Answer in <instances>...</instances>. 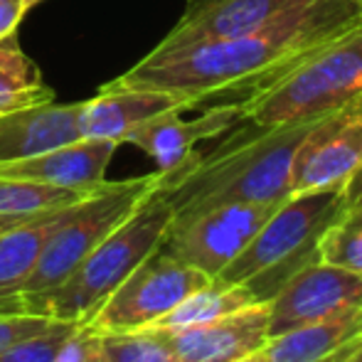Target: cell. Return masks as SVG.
I'll return each mask as SVG.
<instances>
[{"mask_svg":"<svg viewBox=\"0 0 362 362\" xmlns=\"http://www.w3.org/2000/svg\"><path fill=\"white\" fill-rule=\"evenodd\" d=\"M358 3H360V8H362V0H358Z\"/></svg>","mask_w":362,"mask_h":362,"instance_id":"d6a6232c","label":"cell"},{"mask_svg":"<svg viewBox=\"0 0 362 362\" xmlns=\"http://www.w3.org/2000/svg\"><path fill=\"white\" fill-rule=\"evenodd\" d=\"M343 210V187L286 197L217 279L247 286L259 303L274 298L296 274L320 262V239Z\"/></svg>","mask_w":362,"mask_h":362,"instance_id":"3957f363","label":"cell"},{"mask_svg":"<svg viewBox=\"0 0 362 362\" xmlns=\"http://www.w3.org/2000/svg\"><path fill=\"white\" fill-rule=\"evenodd\" d=\"M119 144L104 139H79L37 153L23 160L0 163V175L40 185L64 187L74 192H94L106 182V170Z\"/></svg>","mask_w":362,"mask_h":362,"instance_id":"5bb4252c","label":"cell"},{"mask_svg":"<svg viewBox=\"0 0 362 362\" xmlns=\"http://www.w3.org/2000/svg\"><path fill=\"white\" fill-rule=\"evenodd\" d=\"M54 320L47 315H33V313H10L0 315V350L10 348L18 340L30 338L35 333H42Z\"/></svg>","mask_w":362,"mask_h":362,"instance_id":"484cf974","label":"cell"},{"mask_svg":"<svg viewBox=\"0 0 362 362\" xmlns=\"http://www.w3.org/2000/svg\"><path fill=\"white\" fill-rule=\"evenodd\" d=\"M210 281L212 279L200 269L180 262L170 252L158 247L114 288V293L101 303V308L86 325L99 333L151 328L185 296Z\"/></svg>","mask_w":362,"mask_h":362,"instance_id":"52a82bcc","label":"cell"},{"mask_svg":"<svg viewBox=\"0 0 362 362\" xmlns=\"http://www.w3.org/2000/svg\"><path fill=\"white\" fill-rule=\"evenodd\" d=\"M281 202H229L173 219L160 247L180 262L217 279Z\"/></svg>","mask_w":362,"mask_h":362,"instance_id":"ba28073f","label":"cell"},{"mask_svg":"<svg viewBox=\"0 0 362 362\" xmlns=\"http://www.w3.org/2000/svg\"><path fill=\"white\" fill-rule=\"evenodd\" d=\"M89 195V192H86ZM84 192L0 175V217H35L81 200Z\"/></svg>","mask_w":362,"mask_h":362,"instance_id":"44dd1931","label":"cell"},{"mask_svg":"<svg viewBox=\"0 0 362 362\" xmlns=\"http://www.w3.org/2000/svg\"><path fill=\"white\" fill-rule=\"evenodd\" d=\"M318 116L276 126L239 121L180 177L170 182L165 177L163 187L175 212L173 219L229 202H284L291 197L293 156Z\"/></svg>","mask_w":362,"mask_h":362,"instance_id":"7a4b0ae2","label":"cell"},{"mask_svg":"<svg viewBox=\"0 0 362 362\" xmlns=\"http://www.w3.org/2000/svg\"><path fill=\"white\" fill-rule=\"evenodd\" d=\"M362 163V94L325 111L303 136L291 165V195L343 187Z\"/></svg>","mask_w":362,"mask_h":362,"instance_id":"9c48e42d","label":"cell"},{"mask_svg":"<svg viewBox=\"0 0 362 362\" xmlns=\"http://www.w3.org/2000/svg\"><path fill=\"white\" fill-rule=\"evenodd\" d=\"M355 362H362V350H360V355H358V358H355Z\"/></svg>","mask_w":362,"mask_h":362,"instance_id":"1f68e13d","label":"cell"},{"mask_svg":"<svg viewBox=\"0 0 362 362\" xmlns=\"http://www.w3.org/2000/svg\"><path fill=\"white\" fill-rule=\"evenodd\" d=\"M362 23L358 0H305L267 28L173 49H156L111 84L177 94L205 109L242 104Z\"/></svg>","mask_w":362,"mask_h":362,"instance_id":"6da1fadb","label":"cell"},{"mask_svg":"<svg viewBox=\"0 0 362 362\" xmlns=\"http://www.w3.org/2000/svg\"><path fill=\"white\" fill-rule=\"evenodd\" d=\"M25 15H28L25 0H0V40L18 35V28Z\"/></svg>","mask_w":362,"mask_h":362,"instance_id":"4316f807","label":"cell"},{"mask_svg":"<svg viewBox=\"0 0 362 362\" xmlns=\"http://www.w3.org/2000/svg\"><path fill=\"white\" fill-rule=\"evenodd\" d=\"M160 182V170L126 180H106L94 192L76 200L47 239L33 274L20 288L25 313L35 315V308L62 286L74 269L99 247L101 239L119 227Z\"/></svg>","mask_w":362,"mask_h":362,"instance_id":"5b68a950","label":"cell"},{"mask_svg":"<svg viewBox=\"0 0 362 362\" xmlns=\"http://www.w3.org/2000/svg\"><path fill=\"white\" fill-rule=\"evenodd\" d=\"M239 121H242V104L205 106V111L192 121L182 119V111H168L139 126L126 139V144L141 148L170 182L197 160L200 153L195 151V146L200 141L219 139Z\"/></svg>","mask_w":362,"mask_h":362,"instance_id":"8fae6325","label":"cell"},{"mask_svg":"<svg viewBox=\"0 0 362 362\" xmlns=\"http://www.w3.org/2000/svg\"><path fill=\"white\" fill-rule=\"evenodd\" d=\"M72 205L42 212L0 234V315L25 313L20 288L33 274L47 239L52 237Z\"/></svg>","mask_w":362,"mask_h":362,"instance_id":"ac0fdd59","label":"cell"},{"mask_svg":"<svg viewBox=\"0 0 362 362\" xmlns=\"http://www.w3.org/2000/svg\"><path fill=\"white\" fill-rule=\"evenodd\" d=\"M252 303H259V300L254 298V293L247 286L222 281V279H212L210 284H205V286L192 291L190 296H185L170 313H165L151 328H160V330L195 328V325L210 323V320H217L222 315L234 313V310H242Z\"/></svg>","mask_w":362,"mask_h":362,"instance_id":"d6986e66","label":"cell"},{"mask_svg":"<svg viewBox=\"0 0 362 362\" xmlns=\"http://www.w3.org/2000/svg\"><path fill=\"white\" fill-rule=\"evenodd\" d=\"M81 101L28 106L0 114V163L23 160L81 139Z\"/></svg>","mask_w":362,"mask_h":362,"instance_id":"e0dca14e","label":"cell"},{"mask_svg":"<svg viewBox=\"0 0 362 362\" xmlns=\"http://www.w3.org/2000/svg\"><path fill=\"white\" fill-rule=\"evenodd\" d=\"M49 101H54V91L45 84L33 57L20 47L18 35L0 40V114Z\"/></svg>","mask_w":362,"mask_h":362,"instance_id":"ffe728a7","label":"cell"},{"mask_svg":"<svg viewBox=\"0 0 362 362\" xmlns=\"http://www.w3.org/2000/svg\"><path fill=\"white\" fill-rule=\"evenodd\" d=\"M362 94V23L242 101V121L276 126L318 116Z\"/></svg>","mask_w":362,"mask_h":362,"instance_id":"8992f818","label":"cell"},{"mask_svg":"<svg viewBox=\"0 0 362 362\" xmlns=\"http://www.w3.org/2000/svg\"><path fill=\"white\" fill-rule=\"evenodd\" d=\"M362 350V308L269 335L257 350L264 362H355Z\"/></svg>","mask_w":362,"mask_h":362,"instance_id":"2e32d148","label":"cell"},{"mask_svg":"<svg viewBox=\"0 0 362 362\" xmlns=\"http://www.w3.org/2000/svg\"><path fill=\"white\" fill-rule=\"evenodd\" d=\"M165 333L180 362H237L267 343L269 303H252L210 323Z\"/></svg>","mask_w":362,"mask_h":362,"instance_id":"4fadbf2b","label":"cell"},{"mask_svg":"<svg viewBox=\"0 0 362 362\" xmlns=\"http://www.w3.org/2000/svg\"><path fill=\"white\" fill-rule=\"evenodd\" d=\"M343 200L345 207H362V163L353 173V177L343 185Z\"/></svg>","mask_w":362,"mask_h":362,"instance_id":"83f0119b","label":"cell"},{"mask_svg":"<svg viewBox=\"0 0 362 362\" xmlns=\"http://www.w3.org/2000/svg\"><path fill=\"white\" fill-rule=\"evenodd\" d=\"M300 3L305 0H187L185 13L156 45V49L185 47L207 40L254 33Z\"/></svg>","mask_w":362,"mask_h":362,"instance_id":"7c38bea8","label":"cell"},{"mask_svg":"<svg viewBox=\"0 0 362 362\" xmlns=\"http://www.w3.org/2000/svg\"><path fill=\"white\" fill-rule=\"evenodd\" d=\"M269 303V335L328 320L362 308V279L333 264H313L296 274Z\"/></svg>","mask_w":362,"mask_h":362,"instance_id":"30bf717a","label":"cell"},{"mask_svg":"<svg viewBox=\"0 0 362 362\" xmlns=\"http://www.w3.org/2000/svg\"><path fill=\"white\" fill-rule=\"evenodd\" d=\"M40 3H42V0H25V5H28V10H30V8H35V5H40Z\"/></svg>","mask_w":362,"mask_h":362,"instance_id":"4dcf8cb0","label":"cell"},{"mask_svg":"<svg viewBox=\"0 0 362 362\" xmlns=\"http://www.w3.org/2000/svg\"><path fill=\"white\" fill-rule=\"evenodd\" d=\"M35 217H37V215H35ZM28 219H33V217H0V234H5L8 229L18 227V224L28 222Z\"/></svg>","mask_w":362,"mask_h":362,"instance_id":"f1b7e54d","label":"cell"},{"mask_svg":"<svg viewBox=\"0 0 362 362\" xmlns=\"http://www.w3.org/2000/svg\"><path fill=\"white\" fill-rule=\"evenodd\" d=\"M57 362H109L104 335L91 325H74L59 348Z\"/></svg>","mask_w":362,"mask_h":362,"instance_id":"d4e9b609","label":"cell"},{"mask_svg":"<svg viewBox=\"0 0 362 362\" xmlns=\"http://www.w3.org/2000/svg\"><path fill=\"white\" fill-rule=\"evenodd\" d=\"M109 362H180L168 333L160 328L101 333Z\"/></svg>","mask_w":362,"mask_h":362,"instance_id":"603a6c76","label":"cell"},{"mask_svg":"<svg viewBox=\"0 0 362 362\" xmlns=\"http://www.w3.org/2000/svg\"><path fill=\"white\" fill-rule=\"evenodd\" d=\"M192 104L177 94L153 89L104 84L99 94L81 101L79 131L81 139H104L126 144L131 134L146 121L168 111H190Z\"/></svg>","mask_w":362,"mask_h":362,"instance_id":"9a60e30c","label":"cell"},{"mask_svg":"<svg viewBox=\"0 0 362 362\" xmlns=\"http://www.w3.org/2000/svg\"><path fill=\"white\" fill-rule=\"evenodd\" d=\"M165 182V173H163ZM163 182L74 269V274L35 308V315L86 325L114 288L151 257L173 224V205Z\"/></svg>","mask_w":362,"mask_h":362,"instance_id":"277c9868","label":"cell"},{"mask_svg":"<svg viewBox=\"0 0 362 362\" xmlns=\"http://www.w3.org/2000/svg\"><path fill=\"white\" fill-rule=\"evenodd\" d=\"M76 323L54 320L42 333H35L30 338L18 340L10 348L0 350V362H57V353L62 348L64 338L72 333Z\"/></svg>","mask_w":362,"mask_h":362,"instance_id":"cb8c5ba5","label":"cell"},{"mask_svg":"<svg viewBox=\"0 0 362 362\" xmlns=\"http://www.w3.org/2000/svg\"><path fill=\"white\" fill-rule=\"evenodd\" d=\"M237 362H264V360L259 358L257 353H254V355H249V358H244V360H237Z\"/></svg>","mask_w":362,"mask_h":362,"instance_id":"f546056e","label":"cell"},{"mask_svg":"<svg viewBox=\"0 0 362 362\" xmlns=\"http://www.w3.org/2000/svg\"><path fill=\"white\" fill-rule=\"evenodd\" d=\"M320 262L362 279V207H345L320 239Z\"/></svg>","mask_w":362,"mask_h":362,"instance_id":"7402d4cb","label":"cell"}]
</instances>
